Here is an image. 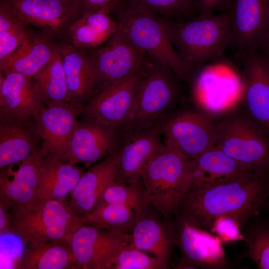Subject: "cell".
<instances>
[{"label": "cell", "instance_id": "obj_7", "mask_svg": "<svg viewBox=\"0 0 269 269\" xmlns=\"http://www.w3.org/2000/svg\"><path fill=\"white\" fill-rule=\"evenodd\" d=\"M180 80L168 67L145 57L135 107L128 132L150 128L169 109L179 95Z\"/></svg>", "mask_w": 269, "mask_h": 269}, {"label": "cell", "instance_id": "obj_16", "mask_svg": "<svg viewBox=\"0 0 269 269\" xmlns=\"http://www.w3.org/2000/svg\"><path fill=\"white\" fill-rule=\"evenodd\" d=\"M162 126L152 127L124 134L117 150L118 164L115 181L131 184L138 183L144 168L163 145Z\"/></svg>", "mask_w": 269, "mask_h": 269}, {"label": "cell", "instance_id": "obj_38", "mask_svg": "<svg viewBox=\"0 0 269 269\" xmlns=\"http://www.w3.org/2000/svg\"><path fill=\"white\" fill-rule=\"evenodd\" d=\"M125 0H72L73 20L88 13L104 11L111 13Z\"/></svg>", "mask_w": 269, "mask_h": 269}, {"label": "cell", "instance_id": "obj_8", "mask_svg": "<svg viewBox=\"0 0 269 269\" xmlns=\"http://www.w3.org/2000/svg\"><path fill=\"white\" fill-rule=\"evenodd\" d=\"M143 62L123 80L97 95L83 107L81 117L121 132L124 129V133L128 132L135 107Z\"/></svg>", "mask_w": 269, "mask_h": 269}, {"label": "cell", "instance_id": "obj_35", "mask_svg": "<svg viewBox=\"0 0 269 269\" xmlns=\"http://www.w3.org/2000/svg\"><path fill=\"white\" fill-rule=\"evenodd\" d=\"M246 256L259 269H269V225L258 226L246 239Z\"/></svg>", "mask_w": 269, "mask_h": 269}, {"label": "cell", "instance_id": "obj_28", "mask_svg": "<svg viewBox=\"0 0 269 269\" xmlns=\"http://www.w3.org/2000/svg\"><path fill=\"white\" fill-rule=\"evenodd\" d=\"M84 168L61 159L43 157L39 169V194L43 200H63L73 190Z\"/></svg>", "mask_w": 269, "mask_h": 269}, {"label": "cell", "instance_id": "obj_29", "mask_svg": "<svg viewBox=\"0 0 269 269\" xmlns=\"http://www.w3.org/2000/svg\"><path fill=\"white\" fill-rule=\"evenodd\" d=\"M19 269H79L66 240L27 243L19 261Z\"/></svg>", "mask_w": 269, "mask_h": 269}, {"label": "cell", "instance_id": "obj_3", "mask_svg": "<svg viewBox=\"0 0 269 269\" xmlns=\"http://www.w3.org/2000/svg\"><path fill=\"white\" fill-rule=\"evenodd\" d=\"M189 160L164 143L140 176L145 197L163 218L170 221L191 184Z\"/></svg>", "mask_w": 269, "mask_h": 269}, {"label": "cell", "instance_id": "obj_9", "mask_svg": "<svg viewBox=\"0 0 269 269\" xmlns=\"http://www.w3.org/2000/svg\"><path fill=\"white\" fill-rule=\"evenodd\" d=\"M103 46L87 49L99 93L116 84L143 62L146 53L119 26Z\"/></svg>", "mask_w": 269, "mask_h": 269}, {"label": "cell", "instance_id": "obj_12", "mask_svg": "<svg viewBox=\"0 0 269 269\" xmlns=\"http://www.w3.org/2000/svg\"><path fill=\"white\" fill-rule=\"evenodd\" d=\"M82 225L69 235V244L79 269H113L121 249L131 241L130 234Z\"/></svg>", "mask_w": 269, "mask_h": 269}, {"label": "cell", "instance_id": "obj_10", "mask_svg": "<svg viewBox=\"0 0 269 269\" xmlns=\"http://www.w3.org/2000/svg\"><path fill=\"white\" fill-rule=\"evenodd\" d=\"M173 222L181 253L177 269H222L226 265L222 242L187 215L177 212Z\"/></svg>", "mask_w": 269, "mask_h": 269}, {"label": "cell", "instance_id": "obj_37", "mask_svg": "<svg viewBox=\"0 0 269 269\" xmlns=\"http://www.w3.org/2000/svg\"><path fill=\"white\" fill-rule=\"evenodd\" d=\"M241 227L235 218L220 216L214 220L209 231L216 235L222 243H229L244 239L240 232Z\"/></svg>", "mask_w": 269, "mask_h": 269}, {"label": "cell", "instance_id": "obj_24", "mask_svg": "<svg viewBox=\"0 0 269 269\" xmlns=\"http://www.w3.org/2000/svg\"><path fill=\"white\" fill-rule=\"evenodd\" d=\"M117 151L84 172L70 193V206L85 218L95 208L106 188L115 180Z\"/></svg>", "mask_w": 269, "mask_h": 269}, {"label": "cell", "instance_id": "obj_6", "mask_svg": "<svg viewBox=\"0 0 269 269\" xmlns=\"http://www.w3.org/2000/svg\"><path fill=\"white\" fill-rule=\"evenodd\" d=\"M215 146L251 170L269 165V137L243 112H229L217 122Z\"/></svg>", "mask_w": 269, "mask_h": 269}, {"label": "cell", "instance_id": "obj_1", "mask_svg": "<svg viewBox=\"0 0 269 269\" xmlns=\"http://www.w3.org/2000/svg\"><path fill=\"white\" fill-rule=\"evenodd\" d=\"M269 197V186L263 174L253 171L228 182L189 191L177 212L208 231L214 220L220 216L234 218L242 227Z\"/></svg>", "mask_w": 269, "mask_h": 269}, {"label": "cell", "instance_id": "obj_30", "mask_svg": "<svg viewBox=\"0 0 269 269\" xmlns=\"http://www.w3.org/2000/svg\"><path fill=\"white\" fill-rule=\"evenodd\" d=\"M32 78L36 93L45 106L70 103L59 47L48 63Z\"/></svg>", "mask_w": 269, "mask_h": 269}, {"label": "cell", "instance_id": "obj_18", "mask_svg": "<svg viewBox=\"0 0 269 269\" xmlns=\"http://www.w3.org/2000/svg\"><path fill=\"white\" fill-rule=\"evenodd\" d=\"M43 156L41 150L17 163L0 169V199L10 212L22 211L31 207L39 199V175Z\"/></svg>", "mask_w": 269, "mask_h": 269}, {"label": "cell", "instance_id": "obj_42", "mask_svg": "<svg viewBox=\"0 0 269 269\" xmlns=\"http://www.w3.org/2000/svg\"><path fill=\"white\" fill-rule=\"evenodd\" d=\"M263 174L267 182L268 185L269 186V165L263 172Z\"/></svg>", "mask_w": 269, "mask_h": 269}, {"label": "cell", "instance_id": "obj_2", "mask_svg": "<svg viewBox=\"0 0 269 269\" xmlns=\"http://www.w3.org/2000/svg\"><path fill=\"white\" fill-rule=\"evenodd\" d=\"M163 21L172 44L194 78L204 64L222 58L230 46L229 11L185 21L164 17Z\"/></svg>", "mask_w": 269, "mask_h": 269}, {"label": "cell", "instance_id": "obj_34", "mask_svg": "<svg viewBox=\"0 0 269 269\" xmlns=\"http://www.w3.org/2000/svg\"><path fill=\"white\" fill-rule=\"evenodd\" d=\"M119 7L144 11L168 19H178L190 14L181 0H125Z\"/></svg>", "mask_w": 269, "mask_h": 269}, {"label": "cell", "instance_id": "obj_4", "mask_svg": "<svg viewBox=\"0 0 269 269\" xmlns=\"http://www.w3.org/2000/svg\"><path fill=\"white\" fill-rule=\"evenodd\" d=\"M113 13L119 26L138 48L169 68L180 80H194L168 36L163 17L124 7H119Z\"/></svg>", "mask_w": 269, "mask_h": 269}, {"label": "cell", "instance_id": "obj_13", "mask_svg": "<svg viewBox=\"0 0 269 269\" xmlns=\"http://www.w3.org/2000/svg\"><path fill=\"white\" fill-rule=\"evenodd\" d=\"M230 46L241 59L260 50L269 33V0H234Z\"/></svg>", "mask_w": 269, "mask_h": 269}, {"label": "cell", "instance_id": "obj_32", "mask_svg": "<svg viewBox=\"0 0 269 269\" xmlns=\"http://www.w3.org/2000/svg\"><path fill=\"white\" fill-rule=\"evenodd\" d=\"M136 217V212L129 207L107 204L95 208L85 219L86 224H90L100 229L130 234Z\"/></svg>", "mask_w": 269, "mask_h": 269}, {"label": "cell", "instance_id": "obj_21", "mask_svg": "<svg viewBox=\"0 0 269 269\" xmlns=\"http://www.w3.org/2000/svg\"><path fill=\"white\" fill-rule=\"evenodd\" d=\"M24 21L55 37L59 41L73 19L72 2L67 0H0Z\"/></svg>", "mask_w": 269, "mask_h": 269}, {"label": "cell", "instance_id": "obj_43", "mask_svg": "<svg viewBox=\"0 0 269 269\" xmlns=\"http://www.w3.org/2000/svg\"><path fill=\"white\" fill-rule=\"evenodd\" d=\"M267 41L269 42V33L268 37H267Z\"/></svg>", "mask_w": 269, "mask_h": 269}, {"label": "cell", "instance_id": "obj_26", "mask_svg": "<svg viewBox=\"0 0 269 269\" xmlns=\"http://www.w3.org/2000/svg\"><path fill=\"white\" fill-rule=\"evenodd\" d=\"M104 11L86 14L71 21L59 41L82 49L101 46L116 31L118 22Z\"/></svg>", "mask_w": 269, "mask_h": 269}, {"label": "cell", "instance_id": "obj_39", "mask_svg": "<svg viewBox=\"0 0 269 269\" xmlns=\"http://www.w3.org/2000/svg\"><path fill=\"white\" fill-rule=\"evenodd\" d=\"M234 0H196L194 3L199 15L215 14L220 11L230 9Z\"/></svg>", "mask_w": 269, "mask_h": 269}, {"label": "cell", "instance_id": "obj_5", "mask_svg": "<svg viewBox=\"0 0 269 269\" xmlns=\"http://www.w3.org/2000/svg\"><path fill=\"white\" fill-rule=\"evenodd\" d=\"M10 214L11 233L27 244L66 240L86 224L85 218L76 214L66 199L40 198L29 208Z\"/></svg>", "mask_w": 269, "mask_h": 269}, {"label": "cell", "instance_id": "obj_15", "mask_svg": "<svg viewBox=\"0 0 269 269\" xmlns=\"http://www.w3.org/2000/svg\"><path fill=\"white\" fill-rule=\"evenodd\" d=\"M121 132L81 117L61 160L88 166L116 152L122 140Z\"/></svg>", "mask_w": 269, "mask_h": 269}, {"label": "cell", "instance_id": "obj_25", "mask_svg": "<svg viewBox=\"0 0 269 269\" xmlns=\"http://www.w3.org/2000/svg\"><path fill=\"white\" fill-rule=\"evenodd\" d=\"M61 53L69 102L83 107L99 90L87 50L60 43Z\"/></svg>", "mask_w": 269, "mask_h": 269}, {"label": "cell", "instance_id": "obj_44", "mask_svg": "<svg viewBox=\"0 0 269 269\" xmlns=\"http://www.w3.org/2000/svg\"><path fill=\"white\" fill-rule=\"evenodd\" d=\"M67 0L71 1L72 2V0Z\"/></svg>", "mask_w": 269, "mask_h": 269}, {"label": "cell", "instance_id": "obj_41", "mask_svg": "<svg viewBox=\"0 0 269 269\" xmlns=\"http://www.w3.org/2000/svg\"><path fill=\"white\" fill-rule=\"evenodd\" d=\"M188 11L190 13L193 7H194V2L193 0H181Z\"/></svg>", "mask_w": 269, "mask_h": 269}, {"label": "cell", "instance_id": "obj_31", "mask_svg": "<svg viewBox=\"0 0 269 269\" xmlns=\"http://www.w3.org/2000/svg\"><path fill=\"white\" fill-rule=\"evenodd\" d=\"M29 25L0 0V61L11 54L30 36L33 31Z\"/></svg>", "mask_w": 269, "mask_h": 269}, {"label": "cell", "instance_id": "obj_27", "mask_svg": "<svg viewBox=\"0 0 269 269\" xmlns=\"http://www.w3.org/2000/svg\"><path fill=\"white\" fill-rule=\"evenodd\" d=\"M45 106L32 77L16 72L0 73V109L17 116L34 117Z\"/></svg>", "mask_w": 269, "mask_h": 269}, {"label": "cell", "instance_id": "obj_23", "mask_svg": "<svg viewBox=\"0 0 269 269\" xmlns=\"http://www.w3.org/2000/svg\"><path fill=\"white\" fill-rule=\"evenodd\" d=\"M41 30L30 36L7 58L0 61V73L16 72L32 77L51 60L60 42Z\"/></svg>", "mask_w": 269, "mask_h": 269}, {"label": "cell", "instance_id": "obj_19", "mask_svg": "<svg viewBox=\"0 0 269 269\" xmlns=\"http://www.w3.org/2000/svg\"><path fill=\"white\" fill-rule=\"evenodd\" d=\"M42 140L33 117L0 109V168L18 163L41 150Z\"/></svg>", "mask_w": 269, "mask_h": 269}, {"label": "cell", "instance_id": "obj_20", "mask_svg": "<svg viewBox=\"0 0 269 269\" xmlns=\"http://www.w3.org/2000/svg\"><path fill=\"white\" fill-rule=\"evenodd\" d=\"M146 209L136 212L135 222L130 233L131 243L139 250L152 254L162 269H168L176 245L174 223L148 215Z\"/></svg>", "mask_w": 269, "mask_h": 269}, {"label": "cell", "instance_id": "obj_11", "mask_svg": "<svg viewBox=\"0 0 269 269\" xmlns=\"http://www.w3.org/2000/svg\"><path fill=\"white\" fill-rule=\"evenodd\" d=\"M217 122L204 112L183 113L162 126L163 142L191 160L215 146Z\"/></svg>", "mask_w": 269, "mask_h": 269}, {"label": "cell", "instance_id": "obj_40", "mask_svg": "<svg viewBox=\"0 0 269 269\" xmlns=\"http://www.w3.org/2000/svg\"><path fill=\"white\" fill-rule=\"evenodd\" d=\"M8 206L0 199V233H11V220Z\"/></svg>", "mask_w": 269, "mask_h": 269}, {"label": "cell", "instance_id": "obj_22", "mask_svg": "<svg viewBox=\"0 0 269 269\" xmlns=\"http://www.w3.org/2000/svg\"><path fill=\"white\" fill-rule=\"evenodd\" d=\"M189 169L191 184L189 191L228 182L253 171L215 146L190 160Z\"/></svg>", "mask_w": 269, "mask_h": 269}, {"label": "cell", "instance_id": "obj_33", "mask_svg": "<svg viewBox=\"0 0 269 269\" xmlns=\"http://www.w3.org/2000/svg\"><path fill=\"white\" fill-rule=\"evenodd\" d=\"M107 204L126 206L136 212L145 209L149 205L146 199L143 186L140 185L139 181L136 183L128 184L115 181L105 190L95 208Z\"/></svg>", "mask_w": 269, "mask_h": 269}, {"label": "cell", "instance_id": "obj_17", "mask_svg": "<svg viewBox=\"0 0 269 269\" xmlns=\"http://www.w3.org/2000/svg\"><path fill=\"white\" fill-rule=\"evenodd\" d=\"M83 107L72 103L45 106L34 116L44 157L61 159L76 127Z\"/></svg>", "mask_w": 269, "mask_h": 269}, {"label": "cell", "instance_id": "obj_36", "mask_svg": "<svg viewBox=\"0 0 269 269\" xmlns=\"http://www.w3.org/2000/svg\"><path fill=\"white\" fill-rule=\"evenodd\" d=\"M113 269H162L155 257L134 247L130 241L120 250Z\"/></svg>", "mask_w": 269, "mask_h": 269}, {"label": "cell", "instance_id": "obj_14", "mask_svg": "<svg viewBox=\"0 0 269 269\" xmlns=\"http://www.w3.org/2000/svg\"><path fill=\"white\" fill-rule=\"evenodd\" d=\"M240 60L242 112L269 137V57L258 50Z\"/></svg>", "mask_w": 269, "mask_h": 269}]
</instances>
